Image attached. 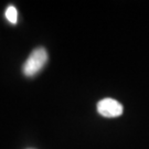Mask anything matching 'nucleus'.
Segmentation results:
<instances>
[{
    "mask_svg": "<svg viewBox=\"0 0 149 149\" xmlns=\"http://www.w3.org/2000/svg\"><path fill=\"white\" fill-rule=\"evenodd\" d=\"M49 59L47 50L42 47L34 49L22 65V72L28 77L37 75L44 68Z\"/></svg>",
    "mask_w": 149,
    "mask_h": 149,
    "instance_id": "1",
    "label": "nucleus"
},
{
    "mask_svg": "<svg viewBox=\"0 0 149 149\" xmlns=\"http://www.w3.org/2000/svg\"><path fill=\"white\" fill-rule=\"evenodd\" d=\"M97 112L103 117L114 118L123 114V105L116 100L113 98H103L97 103Z\"/></svg>",
    "mask_w": 149,
    "mask_h": 149,
    "instance_id": "2",
    "label": "nucleus"
},
{
    "mask_svg": "<svg viewBox=\"0 0 149 149\" xmlns=\"http://www.w3.org/2000/svg\"><path fill=\"white\" fill-rule=\"evenodd\" d=\"M5 16L7 18V20L12 23V24H16L17 20H18V11L15 6H9L5 11Z\"/></svg>",
    "mask_w": 149,
    "mask_h": 149,
    "instance_id": "3",
    "label": "nucleus"
},
{
    "mask_svg": "<svg viewBox=\"0 0 149 149\" xmlns=\"http://www.w3.org/2000/svg\"><path fill=\"white\" fill-rule=\"evenodd\" d=\"M29 149H31V148H29Z\"/></svg>",
    "mask_w": 149,
    "mask_h": 149,
    "instance_id": "4",
    "label": "nucleus"
}]
</instances>
